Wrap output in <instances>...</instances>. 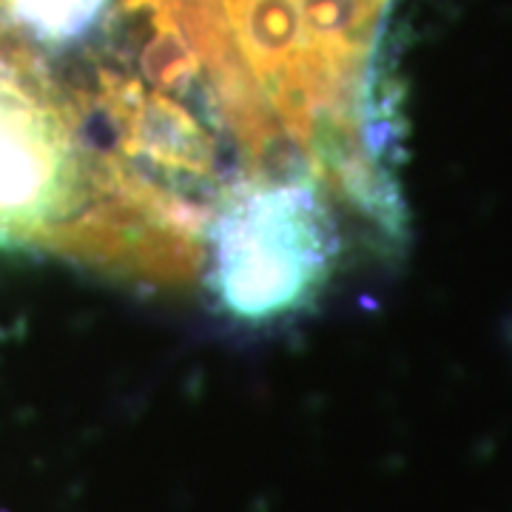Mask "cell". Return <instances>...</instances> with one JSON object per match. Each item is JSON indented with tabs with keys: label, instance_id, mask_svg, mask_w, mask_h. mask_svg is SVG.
I'll list each match as a JSON object with an SVG mask.
<instances>
[{
	"label": "cell",
	"instance_id": "cell-1",
	"mask_svg": "<svg viewBox=\"0 0 512 512\" xmlns=\"http://www.w3.org/2000/svg\"><path fill=\"white\" fill-rule=\"evenodd\" d=\"M339 251L328 185L308 174H254L214 205L202 271L217 308L268 325L311 305Z\"/></svg>",
	"mask_w": 512,
	"mask_h": 512
}]
</instances>
